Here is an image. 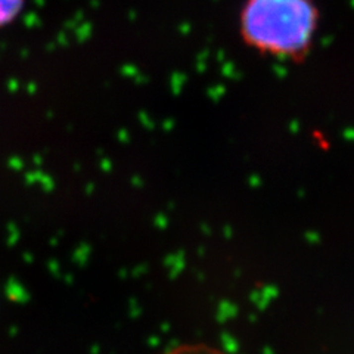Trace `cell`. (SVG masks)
<instances>
[{
    "instance_id": "cell-1",
    "label": "cell",
    "mask_w": 354,
    "mask_h": 354,
    "mask_svg": "<svg viewBox=\"0 0 354 354\" xmlns=\"http://www.w3.org/2000/svg\"><path fill=\"white\" fill-rule=\"evenodd\" d=\"M319 27L316 0H242L237 13V33L243 45L281 60L305 58Z\"/></svg>"
},
{
    "instance_id": "cell-2",
    "label": "cell",
    "mask_w": 354,
    "mask_h": 354,
    "mask_svg": "<svg viewBox=\"0 0 354 354\" xmlns=\"http://www.w3.org/2000/svg\"><path fill=\"white\" fill-rule=\"evenodd\" d=\"M22 6V0H0V27L9 24Z\"/></svg>"
}]
</instances>
